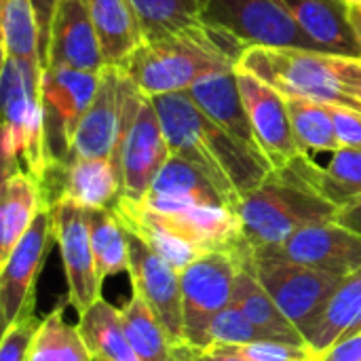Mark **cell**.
Wrapping results in <instances>:
<instances>
[{
    "label": "cell",
    "mask_w": 361,
    "mask_h": 361,
    "mask_svg": "<svg viewBox=\"0 0 361 361\" xmlns=\"http://www.w3.org/2000/svg\"><path fill=\"white\" fill-rule=\"evenodd\" d=\"M288 110H290V118L294 125V133L305 152L309 154L330 152L332 154L334 150L343 148L336 135L330 106L311 102L305 97H288Z\"/></svg>",
    "instance_id": "32"
},
{
    "label": "cell",
    "mask_w": 361,
    "mask_h": 361,
    "mask_svg": "<svg viewBox=\"0 0 361 361\" xmlns=\"http://www.w3.org/2000/svg\"><path fill=\"white\" fill-rule=\"evenodd\" d=\"M286 4L319 51L361 57V42L351 21V0H286Z\"/></svg>",
    "instance_id": "19"
},
{
    "label": "cell",
    "mask_w": 361,
    "mask_h": 361,
    "mask_svg": "<svg viewBox=\"0 0 361 361\" xmlns=\"http://www.w3.org/2000/svg\"><path fill=\"white\" fill-rule=\"evenodd\" d=\"M93 361H108V360H99V357H93Z\"/></svg>",
    "instance_id": "42"
},
{
    "label": "cell",
    "mask_w": 361,
    "mask_h": 361,
    "mask_svg": "<svg viewBox=\"0 0 361 361\" xmlns=\"http://www.w3.org/2000/svg\"><path fill=\"white\" fill-rule=\"evenodd\" d=\"M144 42L167 38L203 21L209 0H129Z\"/></svg>",
    "instance_id": "30"
},
{
    "label": "cell",
    "mask_w": 361,
    "mask_h": 361,
    "mask_svg": "<svg viewBox=\"0 0 361 361\" xmlns=\"http://www.w3.org/2000/svg\"><path fill=\"white\" fill-rule=\"evenodd\" d=\"M351 2H360V0H351Z\"/></svg>",
    "instance_id": "43"
},
{
    "label": "cell",
    "mask_w": 361,
    "mask_h": 361,
    "mask_svg": "<svg viewBox=\"0 0 361 361\" xmlns=\"http://www.w3.org/2000/svg\"><path fill=\"white\" fill-rule=\"evenodd\" d=\"M140 203L154 212H173L192 205L231 207L222 192L216 188V184L197 165L178 154L169 157V161L157 176L154 184L150 186L146 199Z\"/></svg>",
    "instance_id": "20"
},
{
    "label": "cell",
    "mask_w": 361,
    "mask_h": 361,
    "mask_svg": "<svg viewBox=\"0 0 361 361\" xmlns=\"http://www.w3.org/2000/svg\"><path fill=\"white\" fill-rule=\"evenodd\" d=\"M169 157L171 148L167 144L157 108L152 99L144 95L131 80L123 129L112 157L121 171L123 197L137 203L144 201Z\"/></svg>",
    "instance_id": "6"
},
{
    "label": "cell",
    "mask_w": 361,
    "mask_h": 361,
    "mask_svg": "<svg viewBox=\"0 0 361 361\" xmlns=\"http://www.w3.org/2000/svg\"><path fill=\"white\" fill-rule=\"evenodd\" d=\"M203 21L228 30L247 47L319 51L286 0H209Z\"/></svg>",
    "instance_id": "10"
},
{
    "label": "cell",
    "mask_w": 361,
    "mask_h": 361,
    "mask_svg": "<svg viewBox=\"0 0 361 361\" xmlns=\"http://www.w3.org/2000/svg\"><path fill=\"white\" fill-rule=\"evenodd\" d=\"M99 80L102 72L76 68H44L40 97L51 167L63 165L68 161L76 129L97 93Z\"/></svg>",
    "instance_id": "9"
},
{
    "label": "cell",
    "mask_w": 361,
    "mask_h": 361,
    "mask_svg": "<svg viewBox=\"0 0 361 361\" xmlns=\"http://www.w3.org/2000/svg\"><path fill=\"white\" fill-rule=\"evenodd\" d=\"M2 57L44 68V27L36 0H0Z\"/></svg>",
    "instance_id": "25"
},
{
    "label": "cell",
    "mask_w": 361,
    "mask_h": 361,
    "mask_svg": "<svg viewBox=\"0 0 361 361\" xmlns=\"http://www.w3.org/2000/svg\"><path fill=\"white\" fill-rule=\"evenodd\" d=\"M27 361H93L78 328L63 319L61 305L42 319Z\"/></svg>",
    "instance_id": "33"
},
{
    "label": "cell",
    "mask_w": 361,
    "mask_h": 361,
    "mask_svg": "<svg viewBox=\"0 0 361 361\" xmlns=\"http://www.w3.org/2000/svg\"><path fill=\"white\" fill-rule=\"evenodd\" d=\"M336 222H341L343 226L351 228L353 233L361 235V197L351 201L349 205L341 207L338 209V216H336Z\"/></svg>",
    "instance_id": "39"
},
{
    "label": "cell",
    "mask_w": 361,
    "mask_h": 361,
    "mask_svg": "<svg viewBox=\"0 0 361 361\" xmlns=\"http://www.w3.org/2000/svg\"><path fill=\"white\" fill-rule=\"evenodd\" d=\"M44 68L30 61L2 57L0 95H2V176L17 171L44 180L51 161L44 140L42 82Z\"/></svg>",
    "instance_id": "5"
},
{
    "label": "cell",
    "mask_w": 361,
    "mask_h": 361,
    "mask_svg": "<svg viewBox=\"0 0 361 361\" xmlns=\"http://www.w3.org/2000/svg\"><path fill=\"white\" fill-rule=\"evenodd\" d=\"M171 154L197 165L237 212L241 199L252 192L271 171L267 157L252 152L218 123H214L186 91L150 97Z\"/></svg>",
    "instance_id": "1"
},
{
    "label": "cell",
    "mask_w": 361,
    "mask_h": 361,
    "mask_svg": "<svg viewBox=\"0 0 361 361\" xmlns=\"http://www.w3.org/2000/svg\"><path fill=\"white\" fill-rule=\"evenodd\" d=\"M319 361H361V332L338 341L319 357Z\"/></svg>",
    "instance_id": "38"
},
{
    "label": "cell",
    "mask_w": 361,
    "mask_h": 361,
    "mask_svg": "<svg viewBox=\"0 0 361 361\" xmlns=\"http://www.w3.org/2000/svg\"><path fill=\"white\" fill-rule=\"evenodd\" d=\"M309 182L338 209L361 197V148H338L326 167H319L309 152L294 159Z\"/></svg>",
    "instance_id": "27"
},
{
    "label": "cell",
    "mask_w": 361,
    "mask_h": 361,
    "mask_svg": "<svg viewBox=\"0 0 361 361\" xmlns=\"http://www.w3.org/2000/svg\"><path fill=\"white\" fill-rule=\"evenodd\" d=\"M239 68L288 97L361 112V57L305 49L247 47Z\"/></svg>",
    "instance_id": "3"
},
{
    "label": "cell",
    "mask_w": 361,
    "mask_h": 361,
    "mask_svg": "<svg viewBox=\"0 0 361 361\" xmlns=\"http://www.w3.org/2000/svg\"><path fill=\"white\" fill-rule=\"evenodd\" d=\"M186 93L226 133H231L252 152L264 157L256 140V133H254V127H252V121H250V114H247V108H245L239 82H237V70L207 76L199 80L197 85H192Z\"/></svg>",
    "instance_id": "21"
},
{
    "label": "cell",
    "mask_w": 361,
    "mask_h": 361,
    "mask_svg": "<svg viewBox=\"0 0 361 361\" xmlns=\"http://www.w3.org/2000/svg\"><path fill=\"white\" fill-rule=\"evenodd\" d=\"M243 239L252 250L283 243L300 228L334 222L338 207L328 201L292 159L273 169L237 207Z\"/></svg>",
    "instance_id": "4"
},
{
    "label": "cell",
    "mask_w": 361,
    "mask_h": 361,
    "mask_svg": "<svg viewBox=\"0 0 361 361\" xmlns=\"http://www.w3.org/2000/svg\"><path fill=\"white\" fill-rule=\"evenodd\" d=\"M91 245L97 267V277L104 283L108 277L129 273V239L127 228L114 209H87Z\"/></svg>",
    "instance_id": "31"
},
{
    "label": "cell",
    "mask_w": 361,
    "mask_h": 361,
    "mask_svg": "<svg viewBox=\"0 0 361 361\" xmlns=\"http://www.w3.org/2000/svg\"><path fill=\"white\" fill-rule=\"evenodd\" d=\"M192 361H250L247 357L226 349V347H212L207 351H201V353H195Z\"/></svg>",
    "instance_id": "40"
},
{
    "label": "cell",
    "mask_w": 361,
    "mask_h": 361,
    "mask_svg": "<svg viewBox=\"0 0 361 361\" xmlns=\"http://www.w3.org/2000/svg\"><path fill=\"white\" fill-rule=\"evenodd\" d=\"M226 349L250 361H319V355L309 345H294L283 341H256Z\"/></svg>",
    "instance_id": "36"
},
{
    "label": "cell",
    "mask_w": 361,
    "mask_h": 361,
    "mask_svg": "<svg viewBox=\"0 0 361 361\" xmlns=\"http://www.w3.org/2000/svg\"><path fill=\"white\" fill-rule=\"evenodd\" d=\"M51 209L55 243L59 247L68 286L66 302L80 315L97 298H102V281L97 277L87 209L72 201H57Z\"/></svg>",
    "instance_id": "11"
},
{
    "label": "cell",
    "mask_w": 361,
    "mask_h": 361,
    "mask_svg": "<svg viewBox=\"0 0 361 361\" xmlns=\"http://www.w3.org/2000/svg\"><path fill=\"white\" fill-rule=\"evenodd\" d=\"M351 21H353L355 34L361 42V0L360 2H351Z\"/></svg>",
    "instance_id": "41"
},
{
    "label": "cell",
    "mask_w": 361,
    "mask_h": 361,
    "mask_svg": "<svg viewBox=\"0 0 361 361\" xmlns=\"http://www.w3.org/2000/svg\"><path fill=\"white\" fill-rule=\"evenodd\" d=\"M44 68L102 72V47L87 0H51L44 19Z\"/></svg>",
    "instance_id": "14"
},
{
    "label": "cell",
    "mask_w": 361,
    "mask_h": 361,
    "mask_svg": "<svg viewBox=\"0 0 361 361\" xmlns=\"http://www.w3.org/2000/svg\"><path fill=\"white\" fill-rule=\"evenodd\" d=\"M245 258L228 252H207L180 273L184 334L197 353L212 347V322L233 302L235 281Z\"/></svg>",
    "instance_id": "8"
},
{
    "label": "cell",
    "mask_w": 361,
    "mask_h": 361,
    "mask_svg": "<svg viewBox=\"0 0 361 361\" xmlns=\"http://www.w3.org/2000/svg\"><path fill=\"white\" fill-rule=\"evenodd\" d=\"M129 87H131V78L123 68L106 66L102 70L97 93L76 129L68 161L114 157L123 129Z\"/></svg>",
    "instance_id": "16"
},
{
    "label": "cell",
    "mask_w": 361,
    "mask_h": 361,
    "mask_svg": "<svg viewBox=\"0 0 361 361\" xmlns=\"http://www.w3.org/2000/svg\"><path fill=\"white\" fill-rule=\"evenodd\" d=\"M250 269L305 341L317 328L326 305L343 281V277L256 252L250 256Z\"/></svg>",
    "instance_id": "7"
},
{
    "label": "cell",
    "mask_w": 361,
    "mask_h": 361,
    "mask_svg": "<svg viewBox=\"0 0 361 361\" xmlns=\"http://www.w3.org/2000/svg\"><path fill=\"white\" fill-rule=\"evenodd\" d=\"M361 332V269L341 281L307 345L322 357L338 341Z\"/></svg>",
    "instance_id": "28"
},
{
    "label": "cell",
    "mask_w": 361,
    "mask_h": 361,
    "mask_svg": "<svg viewBox=\"0 0 361 361\" xmlns=\"http://www.w3.org/2000/svg\"><path fill=\"white\" fill-rule=\"evenodd\" d=\"M330 112L334 118L341 146L361 148V112L351 108H338V106H330Z\"/></svg>",
    "instance_id": "37"
},
{
    "label": "cell",
    "mask_w": 361,
    "mask_h": 361,
    "mask_svg": "<svg viewBox=\"0 0 361 361\" xmlns=\"http://www.w3.org/2000/svg\"><path fill=\"white\" fill-rule=\"evenodd\" d=\"M44 205L40 182L17 171L2 180V203H0V262L13 252L19 239L25 235L36 214Z\"/></svg>",
    "instance_id": "24"
},
{
    "label": "cell",
    "mask_w": 361,
    "mask_h": 361,
    "mask_svg": "<svg viewBox=\"0 0 361 361\" xmlns=\"http://www.w3.org/2000/svg\"><path fill=\"white\" fill-rule=\"evenodd\" d=\"M247 44L224 27L201 21L167 38L144 42L123 68L135 87L148 95L188 91L199 80L231 72Z\"/></svg>",
    "instance_id": "2"
},
{
    "label": "cell",
    "mask_w": 361,
    "mask_h": 361,
    "mask_svg": "<svg viewBox=\"0 0 361 361\" xmlns=\"http://www.w3.org/2000/svg\"><path fill=\"white\" fill-rule=\"evenodd\" d=\"M106 66L125 68L144 44L142 27L129 0H87Z\"/></svg>",
    "instance_id": "22"
},
{
    "label": "cell",
    "mask_w": 361,
    "mask_h": 361,
    "mask_svg": "<svg viewBox=\"0 0 361 361\" xmlns=\"http://www.w3.org/2000/svg\"><path fill=\"white\" fill-rule=\"evenodd\" d=\"M121 319L127 341L140 361H192L195 349L171 341L157 313L137 294L121 307Z\"/></svg>",
    "instance_id": "23"
},
{
    "label": "cell",
    "mask_w": 361,
    "mask_h": 361,
    "mask_svg": "<svg viewBox=\"0 0 361 361\" xmlns=\"http://www.w3.org/2000/svg\"><path fill=\"white\" fill-rule=\"evenodd\" d=\"M42 326V319L36 317V302L27 305L21 315L4 328L2 345H0V361H27L36 334Z\"/></svg>",
    "instance_id": "35"
},
{
    "label": "cell",
    "mask_w": 361,
    "mask_h": 361,
    "mask_svg": "<svg viewBox=\"0 0 361 361\" xmlns=\"http://www.w3.org/2000/svg\"><path fill=\"white\" fill-rule=\"evenodd\" d=\"M42 186L44 205L72 201L85 209H114L123 197V180L116 161L110 159H74L53 165Z\"/></svg>",
    "instance_id": "18"
},
{
    "label": "cell",
    "mask_w": 361,
    "mask_h": 361,
    "mask_svg": "<svg viewBox=\"0 0 361 361\" xmlns=\"http://www.w3.org/2000/svg\"><path fill=\"white\" fill-rule=\"evenodd\" d=\"M237 82L264 157L271 161L273 169L286 167L292 159L305 152L294 133L288 97L241 68H237Z\"/></svg>",
    "instance_id": "17"
},
{
    "label": "cell",
    "mask_w": 361,
    "mask_h": 361,
    "mask_svg": "<svg viewBox=\"0 0 361 361\" xmlns=\"http://www.w3.org/2000/svg\"><path fill=\"white\" fill-rule=\"evenodd\" d=\"M233 302L256 324V328L271 341H283L294 345H307L298 328L283 315L277 302L269 296L262 283L250 269V258H245L233 292Z\"/></svg>",
    "instance_id": "26"
},
{
    "label": "cell",
    "mask_w": 361,
    "mask_h": 361,
    "mask_svg": "<svg viewBox=\"0 0 361 361\" xmlns=\"http://www.w3.org/2000/svg\"><path fill=\"white\" fill-rule=\"evenodd\" d=\"M252 252L283 258L343 279L361 269V235L336 220L300 228L283 243L258 247Z\"/></svg>",
    "instance_id": "13"
},
{
    "label": "cell",
    "mask_w": 361,
    "mask_h": 361,
    "mask_svg": "<svg viewBox=\"0 0 361 361\" xmlns=\"http://www.w3.org/2000/svg\"><path fill=\"white\" fill-rule=\"evenodd\" d=\"M129 239V279L133 294L142 296L157 313L171 341L180 347H190L184 334L182 286L180 273L165 262L146 241L127 231ZM192 349V347H190Z\"/></svg>",
    "instance_id": "15"
},
{
    "label": "cell",
    "mask_w": 361,
    "mask_h": 361,
    "mask_svg": "<svg viewBox=\"0 0 361 361\" xmlns=\"http://www.w3.org/2000/svg\"><path fill=\"white\" fill-rule=\"evenodd\" d=\"M76 328L91 357L108 361H140L127 341L121 309L112 307L108 300L97 298L85 313L78 315Z\"/></svg>",
    "instance_id": "29"
},
{
    "label": "cell",
    "mask_w": 361,
    "mask_h": 361,
    "mask_svg": "<svg viewBox=\"0 0 361 361\" xmlns=\"http://www.w3.org/2000/svg\"><path fill=\"white\" fill-rule=\"evenodd\" d=\"M53 241V209L42 205L25 235L19 239L6 260L0 262V315L4 328L11 326L27 305L36 302V281Z\"/></svg>",
    "instance_id": "12"
},
{
    "label": "cell",
    "mask_w": 361,
    "mask_h": 361,
    "mask_svg": "<svg viewBox=\"0 0 361 361\" xmlns=\"http://www.w3.org/2000/svg\"><path fill=\"white\" fill-rule=\"evenodd\" d=\"M209 341H212V347H237V345H247V343H256V341H271V338H267L256 328V324L235 302H231L212 322Z\"/></svg>",
    "instance_id": "34"
}]
</instances>
